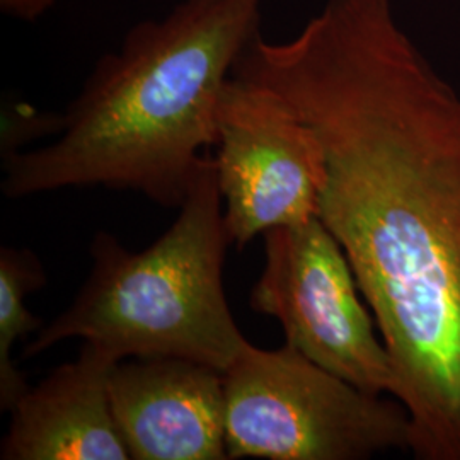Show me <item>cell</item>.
Wrapping results in <instances>:
<instances>
[{
  "instance_id": "1",
  "label": "cell",
  "mask_w": 460,
  "mask_h": 460,
  "mask_svg": "<svg viewBox=\"0 0 460 460\" xmlns=\"http://www.w3.org/2000/svg\"><path fill=\"white\" fill-rule=\"evenodd\" d=\"M232 75L268 87L324 155L319 220L341 244L397 376L410 452L460 460V94L394 0H328Z\"/></svg>"
},
{
  "instance_id": "2",
  "label": "cell",
  "mask_w": 460,
  "mask_h": 460,
  "mask_svg": "<svg viewBox=\"0 0 460 460\" xmlns=\"http://www.w3.org/2000/svg\"><path fill=\"white\" fill-rule=\"evenodd\" d=\"M264 2L181 0L132 26L55 116V138L4 155L2 193L102 186L180 208L203 150L215 147L218 102L260 34Z\"/></svg>"
},
{
  "instance_id": "3",
  "label": "cell",
  "mask_w": 460,
  "mask_h": 460,
  "mask_svg": "<svg viewBox=\"0 0 460 460\" xmlns=\"http://www.w3.org/2000/svg\"><path fill=\"white\" fill-rule=\"evenodd\" d=\"M224 226L214 157L198 169L174 224L144 251L98 232L93 268L66 311L24 348L36 357L81 338L115 362L182 358L226 372L249 343L230 313Z\"/></svg>"
},
{
  "instance_id": "4",
  "label": "cell",
  "mask_w": 460,
  "mask_h": 460,
  "mask_svg": "<svg viewBox=\"0 0 460 460\" xmlns=\"http://www.w3.org/2000/svg\"><path fill=\"white\" fill-rule=\"evenodd\" d=\"M224 389L229 459L367 460L411 447L395 397L365 393L287 343H247Z\"/></svg>"
},
{
  "instance_id": "5",
  "label": "cell",
  "mask_w": 460,
  "mask_h": 460,
  "mask_svg": "<svg viewBox=\"0 0 460 460\" xmlns=\"http://www.w3.org/2000/svg\"><path fill=\"white\" fill-rule=\"evenodd\" d=\"M264 266L249 307L273 317L285 343L365 393L397 394V376L348 256L315 215L263 234Z\"/></svg>"
},
{
  "instance_id": "6",
  "label": "cell",
  "mask_w": 460,
  "mask_h": 460,
  "mask_svg": "<svg viewBox=\"0 0 460 460\" xmlns=\"http://www.w3.org/2000/svg\"><path fill=\"white\" fill-rule=\"evenodd\" d=\"M215 171L230 244L317 215L324 155L315 133L268 87L230 77L217 110Z\"/></svg>"
},
{
  "instance_id": "7",
  "label": "cell",
  "mask_w": 460,
  "mask_h": 460,
  "mask_svg": "<svg viewBox=\"0 0 460 460\" xmlns=\"http://www.w3.org/2000/svg\"><path fill=\"white\" fill-rule=\"evenodd\" d=\"M116 425L133 460H229L224 372L182 358L118 362Z\"/></svg>"
},
{
  "instance_id": "8",
  "label": "cell",
  "mask_w": 460,
  "mask_h": 460,
  "mask_svg": "<svg viewBox=\"0 0 460 460\" xmlns=\"http://www.w3.org/2000/svg\"><path fill=\"white\" fill-rule=\"evenodd\" d=\"M116 363L98 346L84 343L77 360L30 385L9 411L0 459H132L110 399Z\"/></svg>"
},
{
  "instance_id": "9",
  "label": "cell",
  "mask_w": 460,
  "mask_h": 460,
  "mask_svg": "<svg viewBox=\"0 0 460 460\" xmlns=\"http://www.w3.org/2000/svg\"><path fill=\"white\" fill-rule=\"evenodd\" d=\"M47 285V273L30 249L0 251V408L11 411L28 382L13 362L14 346L43 328L41 319L28 311L26 298Z\"/></svg>"
},
{
  "instance_id": "10",
  "label": "cell",
  "mask_w": 460,
  "mask_h": 460,
  "mask_svg": "<svg viewBox=\"0 0 460 460\" xmlns=\"http://www.w3.org/2000/svg\"><path fill=\"white\" fill-rule=\"evenodd\" d=\"M58 0H0V11L4 16L34 22L45 16Z\"/></svg>"
}]
</instances>
